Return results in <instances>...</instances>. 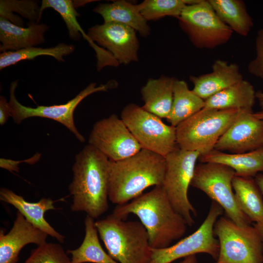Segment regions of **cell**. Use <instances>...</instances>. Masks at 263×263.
I'll list each match as a JSON object with an SVG mask.
<instances>
[{
	"label": "cell",
	"instance_id": "39",
	"mask_svg": "<svg viewBox=\"0 0 263 263\" xmlns=\"http://www.w3.org/2000/svg\"><path fill=\"white\" fill-rule=\"evenodd\" d=\"M253 225L258 231L261 238L262 239V242L263 243V224H258V223H254Z\"/></svg>",
	"mask_w": 263,
	"mask_h": 263
},
{
	"label": "cell",
	"instance_id": "20",
	"mask_svg": "<svg viewBox=\"0 0 263 263\" xmlns=\"http://www.w3.org/2000/svg\"><path fill=\"white\" fill-rule=\"evenodd\" d=\"M199 158L202 163L227 166L235 171V176L239 177L253 178L263 172V147L241 153H227L214 149Z\"/></svg>",
	"mask_w": 263,
	"mask_h": 263
},
{
	"label": "cell",
	"instance_id": "12",
	"mask_svg": "<svg viewBox=\"0 0 263 263\" xmlns=\"http://www.w3.org/2000/svg\"><path fill=\"white\" fill-rule=\"evenodd\" d=\"M224 213L223 208L212 201L203 223L193 233L175 244L163 249H152L149 263H171L175 260L198 253L209 255L215 261L220 249L219 241L215 237L214 226Z\"/></svg>",
	"mask_w": 263,
	"mask_h": 263
},
{
	"label": "cell",
	"instance_id": "14",
	"mask_svg": "<svg viewBox=\"0 0 263 263\" xmlns=\"http://www.w3.org/2000/svg\"><path fill=\"white\" fill-rule=\"evenodd\" d=\"M136 32L125 24L108 22L91 27L87 35L109 52L119 64L127 65L138 60L139 42Z\"/></svg>",
	"mask_w": 263,
	"mask_h": 263
},
{
	"label": "cell",
	"instance_id": "37",
	"mask_svg": "<svg viewBox=\"0 0 263 263\" xmlns=\"http://www.w3.org/2000/svg\"><path fill=\"white\" fill-rule=\"evenodd\" d=\"M179 263H198L196 255H192L184 258Z\"/></svg>",
	"mask_w": 263,
	"mask_h": 263
},
{
	"label": "cell",
	"instance_id": "13",
	"mask_svg": "<svg viewBox=\"0 0 263 263\" xmlns=\"http://www.w3.org/2000/svg\"><path fill=\"white\" fill-rule=\"evenodd\" d=\"M88 142L112 161L130 157L142 149L123 120L115 114L94 124Z\"/></svg>",
	"mask_w": 263,
	"mask_h": 263
},
{
	"label": "cell",
	"instance_id": "8",
	"mask_svg": "<svg viewBox=\"0 0 263 263\" xmlns=\"http://www.w3.org/2000/svg\"><path fill=\"white\" fill-rule=\"evenodd\" d=\"M121 119L142 149L164 157L179 148L176 127L165 124L161 118L134 103L125 107Z\"/></svg>",
	"mask_w": 263,
	"mask_h": 263
},
{
	"label": "cell",
	"instance_id": "23",
	"mask_svg": "<svg viewBox=\"0 0 263 263\" xmlns=\"http://www.w3.org/2000/svg\"><path fill=\"white\" fill-rule=\"evenodd\" d=\"M256 92L248 81L242 80L205 100L204 108L216 110H252Z\"/></svg>",
	"mask_w": 263,
	"mask_h": 263
},
{
	"label": "cell",
	"instance_id": "24",
	"mask_svg": "<svg viewBox=\"0 0 263 263\" xmlns=\"http://www.w3.org/2000/svg\"><path fill=\"white\" fill-rule=\"evenodd\" d=\"M232 187L243 212L251 222L263 224V196L254 178L235 176Z\"/></svg>",
	"mask_w": 263,
	"mask_h": 263
},
{
	"label": "cell",
	"instance_id": "10",
	"mask_svg": "<svg viewBox=\"0 0 263 263\" xmlns=\"http://www.w3.org/2000/svg\"><path fill=\"white\" fill-rule=\"evenodd\" d=\"M177 19L181 29L198 49H213L222 45L233 33L218 18L208 0L186 5Z\"/></svg>",
	"mask_w": 263,
	"mask_h": 263
},
{
	"label": "cell",
	"instance_id": "11",
	"mask_svg": "<svg viewBox=\"0 0 263 263\" xmlns=\"http://www.w3.org/2000/svg\"><path fill=\"white\" fill-rule=\"evenodd\" d=\"M116 84L113 80L98 86H96V83L93 82L66 103L52 106L41 105L32 108L21 104L17 99L15 90L18 85V80H15L11 83L10 86L9 104L11 117L17 124H19L27 118L33 117H43L55 120L65 126L80 142L83 143L85 141V137L78 132L75 124V110L89 95L98 92H106L115 87Z\"/></svg>",
	"mask_w": 263,
	"mask_h": 263
},
{
	"label": "cell",
	"instance_id": "7",
	"mask_svg": "<svg viewBox=\"0 0 263 263\" xmlns=\"http://www.w3.org/2000/svg\"><path fill=\"white\" fill-rule=\"evenodd\" d=\"M235 176V171L227 166L202 163L195 167L190 186L202 191L218 204L225 216L237 225H250L251 221L239 207L233 191Z\"/></svg>",
	"mask_w": 263,
	"mask_h": 263
},
{
	"label": "cell",
	"instance_id": "35",
	"mask_svg": "<svg viewBox=\"0 0 263 263\" xmlns=\"http://www.w3.org/2000/svg\"><path fill=\"white\" fill-rule=\"evenodd\" d=\"M11 116L9 102L2 96H0V125L5 124L9 117Z\"/></svg>",
	"mask_w": 263,
	"mask_h": 263
},
{
	"label": "cell",
	"instance_id": "31",
	"mask_svg": "<svg viewBox=\"0 0 263 263\" xmlns=\"http://www.w3.org/2000/svg\"><path fill=\"white\" fill-rule=\"evenodd\" d=\"M48 8H52L59 14L66 24L70 38L79 40L84 31L77 20L79 15L75 10L74 0H42L40 7L41 17L44 10Z\"/></svg>",
	"mask_w": 263,
	"mask_h": 263
},
{
	"label": "cell",
	"instance_id": "30",
	"mask_svg": "<svg viewBox=\"0 0 263 263\" xmlns=\"http://www.w3.org/2000/svg\"><path fill=\"white\" fill-rule=\"evenodd\" d=\"M40 7L36 0H0V17L4 18L16 25L22 26V19L13 14V12H15L29 20L30 22L38 23L41 18Z\"/></svg>",
	"mask_w": 263,
	"mask_h": 263
},
{
	"label": "cell",
	"instance_id": "1",
	"mask_svg": "<svg viewBox=\"0 0 263 263\" xmlns=\"http://www.w3.org/2000/svg\"><path fill=\"white\" fill-rule=\"evenodd\" d=\"M110 160L94 146L86 145L75 156L69 186L71 209L96 219L109 209Z\"/></svg>",
	"mask_w": 263,
	"mask_h": 263
},
{
	"label": "cell",
	"instance_id": "5",
	"mask_svg": "<svg viewBox=\"0 0 263 263\" xmlns=\"http://www.w3.org/2000/svg\"><path fill=\"white\" fill-rule=\"evenodd\" d=\"M242 110L203 108L176 127L178 147L201 155L211 151Z\"/></svg>",
	"mask_w": 263,
	"mask_h": 263
},
{
	"label": "cell",
	"instance_id": "15",
	"mask_svg": "<svg viewBox=\"0 0 263 263\" xmlns=\"http://www.w3.org/2000/svg\"><path fill=\"white\" fill-rule=\"evenodd\" d=\"M254 113L252 110H243L219 139L214 150L241 153L263 147V119Z\"/></svg>",
	"mask_w": 263,
	"mask_h": 263
},
{
	"label": "cell",
	"instance_id": "6",
	"mask_svg": "<svg viewBox=\"0 0 263 263\" xmlns=\"http://www.w3.org/2000/svg\"><path fill=\"white\" fill-rule=\"evenodd\" d=\"M214 233L220 245L215 263H263V243L254 225L240 226L222 216L215 223Z\"/></svg>",
	"mask_w": 263,
	"mask_h": 263
},
{
	"label": "cell",
	"instance_id": "2",
	"mask_svg": "<svg viewBox=\"0 0 263 263\" xmlns=\"http://www.w3.org/2000/svg\"><path fill=\"white\" fill-rule=\"evenodd\" d=\"M126 220L135 215L146 229L152 249H163L171 245L186 232L188 224L172 207L162 186L143 193L131 201L117 205L112 213Z\"/></svg>",
	"mask_w": 263,
	"mask_h": 263
},
{
	"label": "cell",
	"instance_id": "25",
	"mask_svg": "<svg viewBox=\"0 0 263 263\" xmlns=\"http://www.w3.org/2000/svg\"><path fill=\"white\" fill-rule=\"evenodd\" d=\"M215 13L233 32L242 37L250 33L254 23L242 0H208Z\"/></svg>",
	"mask_w": 263,
	"mask_h": 263
},
{
	"label": "cell",
	"instance_id": "18",
	"mask_svg": "<svg viewBox=\"0 0 263 263\" xmlns=\"http://www.w3.org/2000/svg\"><path fill=\"white\" fill-rule=\"evenodd\" d=\"M0 200L14 207L32 225L48 235L56 239L59 242H64L65 236L56 231L45 220V213L55 210V201L50 198H43L38 202L26 201L22 196L12 190L1 188L0 189Z\"/></svg>",
	"mask_w": 263,
	"mask_h": 263
},
{
	"label": "cell",
	"instance_id": "33",
	"mask_svg": "<svg viewBox=\"0 0 263 263\" xmlns=\"http://www.w3.org/2000/svg\"><path fill=\"white\" fill-rule=\"evenodd\" d=\"M255 56L247 65L252 75L263 81V28L259 29L255 38Z\"/></svg>",
	"mask_w": 263,
	"mask_h": 263
},
{
	"label": "cell",
	"instance_id": "26",
	"mask_svg": "<svg viewBox=\"0 0 263 263\" xmlns=\"http://www.w3.org/2000/svg\"><path fill=\"white\" fill-rule=\"evenodd\" d=\"M84 225L85 236L81 245L67 251L71 255V263H119L102 247L94 219L87 215Z\"/></svg>",
	"mask_w": 263,
	"mask_h": 263
},
{
	"label": "cell",
	"instance_id": "40",
	"mask_svg": "<svg viewBox=\"0 0 263 263\" xmlns=\"http://www.w3.org/2000/svg\"><path fill=\"white\" fill-rule=\"evenodd\" d=\"M254 115L258 118L263 119V109H262L261 111L254 113Z\"/></svg>",
	"mask_w": 263,
	"mask_h": 263
},
{
	"label": "cell",
	"instance_id": "32",
	"mask_svg": "<svg viewBox=\"0 0 263 263\" xmlns=\"http://www.w3.org/2000/svg\"><path fill=\"white\" fill-rule=\"evenodd\" d=\"M24 263H71V258L60 244L46 242L33 249Z\"/></svg>",
	"mask_w": 263,
	"mask_h": 263
},
{
	"label": "cell",
	"instance_id": "17",
	"mask_svg": "<svg viewBox=\"0 0 263 263\" xmlns=\"http://www.w3.org/2000/svg\"><path fill=\"white\" fill-rule=\"evenodd\" d=\"M243 79L238 64L220 59L214 62L210 73L189 77L192 91L204 100Z\"/></svg>",
	"mask_w": 263,
	"mask_h": 263
},
{
	"label": "cell",
	"instance_id": "36",
	"mask_svg": "<svg viewBox=\"0 0 263 263\" xmlns=\"http://www.w3.org/2000/svg\"><path fill=\"white\" fill-rule=\"evenodd\" d=\"M254 179L263 196V174H257Z\"/></svg>",
	"mask_w": 263,
	"mask_h": 263
},
{
	"label": "cell",
	"instance_id": "4",
	"mask_svg": "<svg viewBox=\"0 0 263 263\" xmlns=\"http://www.w3.org/2000/svg\"><path fill=\"white\" fill-rule=\"evenodd\" d=\"M113 213L95 222L108 254L119 263H149L152 248L140 221H126Z\"/></svg>",
	"mask_w": 263,
	"mask_h": 263
},
{
	"label": "cell",
	"instance_id": "34",
	"mask_svg": "<svg viewBox=\"0 0 263 263\" xmlns=\"http://www.w3.org/2000/svg\"><path fill=\"white\" fill-rule=\"evenodd\" d=\"M41 154L40 153L36 154L32 157L21 161H15L9 159L1 158L0 159V167L8 170L11 172H19V165L21 163H27L33 164L37 162L40 158Z\"/></svg>",
	"mask_w": 263,
	"mask_h": 263
},
{
	"label": "cell",
	"instance_id": "38",
	"mask_svg": "<svg viewBox=\"0 0 263 263\" xmlns=\"http://www.w3.org/2000/svg\"><path fill=\"white\" fill-rule=\"evenodd\" d=\"M256 98L257 99L261 109H263V92L261 91L256 92Z\"/></svg>",
	"mask_w": 263,
	"mask_h": 263
},
{
	"label": "cell",
	"instance_id": "22",
	"mask_svg": "<svg viewBox=\"0 0 263 263\" xmlns=\"http://www.w3.org/2000/svg\"><path fill=\"white\" fill-rule=\"evenodd\" d=\"M93 11L100 15L104 22L125 24L144 37L150 34V28L141 14L138 4H133L124 0H115L112 3H100Z\"/></svg>",
	"mask_w": 263,
	"mask_h": 263
},
{
	"label": "cell",
	"instance_id": "28",
	"mask_svg": "<svg viewBox=\"0 0 263 263\" xmlns=\"http://www.w3.org/2000/svg\"><path fill=\"white\" fill-rule=\"evenodd\" d=\"M75 47L72 44L60 43L50 48L31 47L15 51H7L0 54V70L15 65L23 60L34 59L40 56H49L58 61H64L63 57L72 54Z\"/></svg>",
	"mask_w": 263,
	"mask_h": 263
},
{
	"label": "cell",
	"instance_id": "3",
	"mask_svg": "<svg viewBox=\"0 0 263 263\" xmlns=\"http://www.w3.org/2000/svg\"><path fill=\"white\" fill-rule=\"evenodd\" d=\"M110 161L109 200L113 204L124 205L150 187L162 186L166 161L159 154L142 149L130 157Z\"/></svg>",
	"mask_w": 263,
	"mask_h": 263
},
{
	"label": "cell",
	"instance_id": "29",
	"mask_svg": "<svg viewBox=\"0 0 263 263\" xmlns=\"http://www.w3.org/2000/svg\"><path fill=\"white\" fill-rule=\"evenodd\" d=\"M199 0H145L139 4L141 14L147 21L166 16L178 18L186 5Z\"/></svg>",
	"mask_w": 263,
	"mask_h": 263
},
{
	"label": "cell",
	"instance_id": "16",
	"mask_svg": "<svg viewBox=\"0 0 263 263\" xmlns=\"http://www.w3.org/2000/svg\"><path fill=\"white\" fill-rule=\"evenodd\" d=\"M48 235L30 223L19 211L10 230L0 232V263H17L22 248L29 244L46 243Z\"/></svg>",
	"mask_w": 263,
	"mask_h": 263
},
{
	"label": "cell",
	"instance_id": "19",
	"mask_svg": "<svg viewBox=\"0 0 263 263\" xmlns=\"http://www.w3.org/2000/svg\"><path fill=\"white\" fill-rule=\"evenodd\" d=\"M48 29L43 23L30 22L27 27H23L0 17V51H15L43 43Z\"/></svg>",
	"mask_w": 263,
	"mask_h": 263
},
{
	"label": "cell",
	"instance_id": "9",
	"mask_svg": "<svg viewBox=\"0 0 263 263\" xmlns=\"http://www.w3.org/2000/svg\"><path fill=\"white\" fill-rule=\"evenodd\" d=\"M201 154L198 151L178 148L165 157L166 171L162 187L172 207L186 220L188 226L194 223L192 214L195 208L188 195L196 162Z\"/></svg>",
	"mask_w": 263,
	"mask_h": 263
},
{
	"label": "cell",
	"instance_id": "27",
	"mask_svg": "<svg viewBox=\"0 0 263 263\" xmlns=\"http://www.w3.org/2000/svg\"><path fill=\"white\" fill-rule=\"evenodd\" d=\"M205 106V100L189 89L187 83L175 79L173 84V102L167 118L171 125L180 123L199 112Z\"/></svg>",
	"mask_w": 263,
	"mask_h": 263
},
{
	"label": "cell",
	"instance_id": "21",
	"mask_svg": "<svg viewBox=\"0 0 263 263\" xmlns=\"http://www.w3.org/2000/svg\"><path fill=\"white\" fill-rule=\"evenodd\" d=\"M174 78L161 75L150 79L142 88L143 109L160 118H167L173 102Z\"/></svg>",
	"mask_w": 263,
	"mask_h": 263
}]
</instances>
